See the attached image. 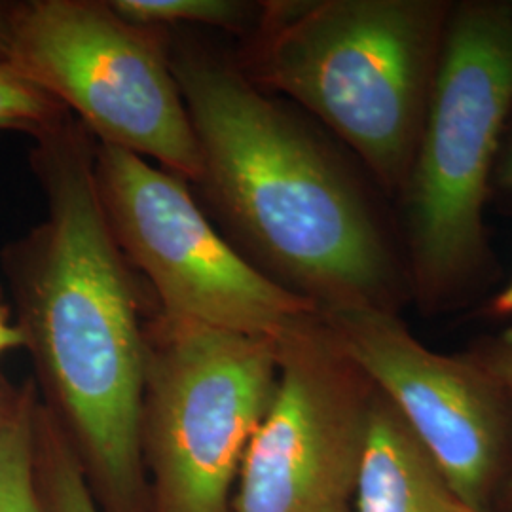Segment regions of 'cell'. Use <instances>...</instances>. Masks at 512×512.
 <instances>
[{
  "mask_svg": "<svg viewBox=\"0 0 512 512\" xmlns=\"http://www.w3.org/2000/svg\"><path fill=\"white\" fill-rule=\"evenodd\" d=\"M44 488L50 512H103L93 497L84 467L63 440L48 437L44 448Z\"/></svg>",
  "mask_w": 512,
  "mask_h": 512,
  "instance_id": "obj_13",
  "label": "cell"
},
{
  "mask_svg": "<svg viewBox=\"0 0 512 512\" xmlns=\"http://www.w3.org/2000/svg\"><path fill=\"white\" fill-rule=\"evenodd\" d=\"M511 109L512 6L452 8L404 188L423 298L450 296L482 264L486 194Z\"/></svg>",
  "mask_w": 512,
  "mask_h": 512,
  "instance_id": "obj_4",
  "label": "cell"
},
{
  "mask_svg": "<svg viewBox=\"0 0 512 512\" xmlns=\"http://www.w3.org/2000/svg\"><path fill=\"white\" fill-rule=\"evenodd\" d=\"M35 421L31 406L0 423V512H44L35 482Z\"/></svg>",
  "mask_w": 512,
  "mask_h": 512,
  "instance_id": "obj_11",
  "label": "cell"
},
{
  "mask_svg": "<svg viewBox=\"0 0 512 512\" xmlns=\"http://www.w3.org/2000/svg\"><path fill=\"white\" fill-rule=\"evenodd\" d=\"M110 10L129 25L188 21L226 27L241 16V4L230 0H116Z\"/></svg>",
  "mask_w": 512,
  "mask_h": 512,
  "instance_id": "obj_12",
  "label": "cell"
},
{
  "mask_svg": "<svg viewBox=\"0 0 512 512\" xmlns=\"http://www.w3.org/2000/svg\"><path fill=\"white\" fill-rule=\"evenodd\" d=\"M173 76L198 139L202 181L275 268L319 310L389 308L395 272L384 238L310 133L209 59L183 57Z\"/></svg>",
  "mask_w": 512,
  "mask_h": 512,
  "instance_id": "obj_1",
  "label": "cell"
},
{
  "mask_svg": "<svg viewBox=\"0 0 512 512\" xmlns=\"http://www.w3.org/2000/svg\"><path fill=\"white\" fill-rule=\"evenodd\" d=\"M277 346L274 399L245 452L232 512H353L372 385L319 311Z\"/></svg>",
  "mask_w": 512,
  "mask_h": 512,
  "instance_id": "obj_8",
  "label": "cell"
},
{
  "mask_svg": "<svg viewBox=\"0 0 512 512\" xmlns=\"http://www.w3.org/2000/svg\"><path fill=\"white\" fill-rule=\"evenodd\" d=\"M492 311L495 315H512V279L505 285V289L495 296Z\"/></svg>",
  "mask_w": 512,
  "mask_h": 512,
  "instance_id": "obj_18",
  "label": "cell"
},
{
  "mask_svg": "<svg viewBox=\"0 0 512 512\" xmlns=\"http://www.w3.org/2000/svg\"><path fill=\"white\" fill-rule=\"evenodd\" d=\"M95 179L112 230L160 294L165 317L279 340L319 311L238 255L186 186L145 158L103 145Z\"/></svg>",
  "mask_w": 512,
  "mask_h": 512,
  "instance_id": "obj_7",
  "label": "cell"
},
{
  "mask_svg": "<svg viewBox=\"0 0 512 512\" xmlns=\"http://www.w3.org/2000/svg\"><path fill=\"white\" fill-rule=\"evenodd\" d=\"M478 361L486 366V370L505 391L512 414V329L505 330L495 342H492L488 346V351ZM509 495L512 497V469L509 476Z\"/></svg>",
  "mask_w": 512,
  "mask_h": 512,
  "instance_id": "obj_15",
  "label": "cell"
},
{
  "mask_svg": "<svg viewBox=\"0 0 512 512\" xmlns=\"http://www.w3.org/2000/svg\"><path fill=\"white\" fill-rule=\"evenodd\" d=\"M353 512H471L403 416L376 387L368 401Z\"/></svg>",
  "mask_w": 512,
  "mask_h": 512,
  "instance_id": "obj_10",
  "label": "cell"
},
{
  "mask_svg": "<svg viewBox=\"0 0 512 512\" xmlns=\"http://www.w3.org/2000/svg\"><path fill=\"white\" fill-rule=\"evenodd\" d=\"M277 374V340L165 317L160 344L147 353L143 403L154 511L232 512Z\"/></svg>",
  "mask_w": 512,
  "mask_h": 512,
  "instance_id": "obj_5",
  "label": "cell"
},
{
  "mask_svg": "<svg viewBox=\"0 0 512 512\" xmlns=\"http://www.w3.org/2000/svg\"><path fill=\"white\" fill-rule=\"evenodd\" d=\"M450 12L435 0L279 4L260 69L340 135L387 190H404Z\"/></svg>",
  "mask_w": 512,
  "mask_h": 512,
  "instance_id": "obj_3",
  "label": "cell"
},
{
  "mask_svg": "<svg viewBox=\"0 0 512 512\" xmlns=\"http://www.w3.org/2000/svg\"><path fill=\"white\" fill-rule=\"evenodd\" d=\"M338 348L403 416L471 512H486L507 458L511 406L478 359L423 346L378 306L321 308Z\"/></svg>",
  "mask_w": 512,
  "mask_h": 512,
  "instance_id": "obj_9",
  "label": "cell"
},
{
  "mask_svg": "<svg viewBox=\"0 0 512 512\" xmlns=\"http://www.w3.org/2000/svg\"><path fill=\"white\" fill-rule=\"evenodd\" d=\"M495 183H499V186H503L505 190L512 192V139L511 143L505 148L503 156H501V162L499 165H495Z\"/></svg>",
  "mask_w": 512,
  "mask_h": 512,
  "instance_id": "obj_17",
  "label": "cell"
},
{
  "mask_svg": "<svg viewBox=\"0 0 512 512\" xmlns=\"http://www.w3.org/2000/svg\"><path fill=\"white\" fill-rule=\"evenodd\" d=\"M6 52L12 71L73 107L105 145L202 181L198 139L173 71L110 8L33 2L12 21Z\"/></svg>",
  "mask_w": 512,
  "mask_h": 512,
  "instance_id": "obj_6",
  "label": "cell"
},
{
  "mask_svg": "<svg viewBox=\"0 0 512 512\" xmlns=\"http://www.w3.org/2000/svg\"><path fill=\"white\" fill-rule=\"evenodd\" d=\"M50 222L29 289L42 361L110 509L141 512L147 349L88 158L48 173Z\"/></svg>",
  "mask_w": 512,
  "mask_h": 512,
  "instance_id": "obj_2",
  "label": "cell"
},
{
  "mask_svg": "<svg viewBox=\"0 0 512 512\" xmlns=\"http://www.w3.org/2000/svg\"><path fill=\"white\" fill-rule=\"evenodd\" d=\"M48 99L8 65H0V128L44 122L52 112Z\"/></svg>",
  "mask_w": 512,
  "mask_h": 512,
  "instance_id": "obj_14",
  "label": "cell"
},
{
  "mask_svg": "<svg viewBox=\"0 0 512 512\" xmlns=\"http://www.w3.org/2000/svg\"><path fill=\"white\" fill-rule=\"evenodd\" d=\"M25 342H27L25 332L8 325V321L4 319V315L0 311V353L8 351V349L18 348Z\"/></svg>",
  "mask_w": 512,
  "mask_h": 512,
  "instance_id": "obj_16",
  "label": "cell"
}]
</instances>
